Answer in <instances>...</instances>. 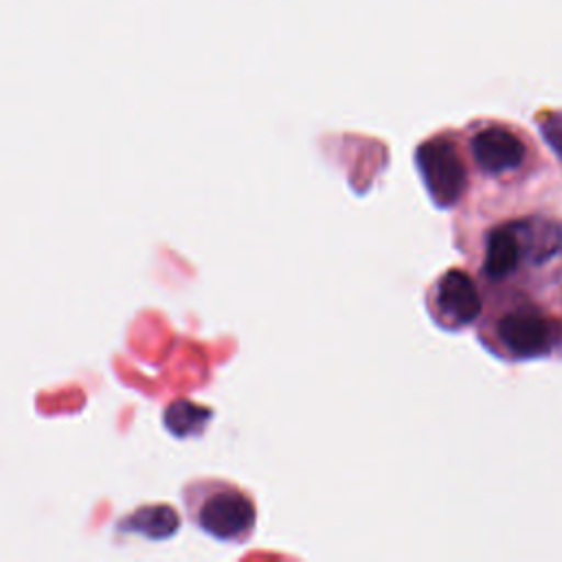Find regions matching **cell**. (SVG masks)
Returning <instances> with one entry per match:
<instances>
[{"instance_id":"ba28073f","label":"cell","mask_w":562,"mask_h":562,"mask_svg":"<svg viewBox=\"0 0 562 562\" xmlns=\"http://www.w3.org/2000/svg\"><path fill=\"white\" fill-rule=\"evenodd\" d=\"M215 411L187 397L171 400L162 411V426L176 439H198L206 432Z\"/></svg>"},{"instance_id":"5b68a950","label":"cell","mask_w":562,"mask_h":562,"mask_svg":"<svg viewBox=\"0 0 562 562\" xmlns=\"http://www.w3.org/2000/svg\"><path fill=\"white\" fill-rule=\"evenodd\" d=\"M419 180L439 211H457L474 193V173L461 127H441L413 149Z\"/></svg>"},{"instance_id":"9c48e42d","label":"cell","mask_w":562,"mask_h":562,"mask_svg":"<svg viewBox=\"0 0 562 562\" xmlns=\"http://www.w3.org/2000/svg\"><path fill=\"white\" fill-rule=\"evenodd\" d=\"M533 123L538 125L544 145L551 149L553 158L562 167V110L544 108L533 114Z\"/></svg>"},{"instance_id":"30bf717a","label":"cell","mask_w":562,"mask_h":562,"mask_svg":"<svg viewBox=\"0 0 562 562\" xmlns=\"http://www.w3.org/2000/svg\"><path fill=\"white\" fill-rule=\"evenodd\" d=\"M547 296L555 303V307H560V310H562V283H560L555 290H551Z\"/></svg>"},{"instance_id":"277c9868","label":"cell","mask_w":562,"mask_h":562,"mask_svg":"<svg viewBox=\"0 0 562 562\" xmlns=\"http://www.w3.org/2000/svg\"><path fill=\"white\" fill-rule=\"evenodd\" d=\"M189 522L209 538L224 544H246L257 527V503L252 494L226 479L200 476L180 492Z\"/></svg>"},{"instance_id":"7a4b0ae2","label":"cell","mask_w":562,"mask_h":562,"mask_svg":"<svg viewBox=\"0 0 562 562\" xmlns=\"http://www.w3.org/2000/svg\"><path fill=\"white\" fill-rule=\"evenodd\" d=\"M474 334L490 356L509 364L562 360V310L547 294L485 285V307Z\"/></svg>"},{"instance_id":"6da1fadb","label":"cell","mask_w":562,"mask_h":562,"mask_svg":"<svg viewBox=\"0 0 562 562\" xmlns=\"http://www.w3.org/2000/svg\"><path fill=\"white\" fill-rule=\"evenodd\" d=\"M452 213V241L487 288L549 294L562 283V200L547 184L474 193Z\"/></svg>"},{"instance_id":"3957f363","label":"cell","mask_w":562,"mask_h":562,"mask_svg":"<svg viewBox=\"0 0 562 562\" xmlns=\"http://www.w3.org/2000/svg\"><path fill=\"white\" fill-rule=\"evenodd\" d=\"M461 130L474 173V193L525 191L551 171L538 140L514 121L476 116Z\"/></svg>"},{"instance_id":"8992f818","label":"cell","mask_w":562,"mask_h":562,"mask_svg":"<svg viewBox=\"0 0 562 562\" xmlns=\"http://www.w3.org/2000/svg\"><path fill=\"white\" fill-rule=\"evenodd\" d=\"M428 318L446 334H461L476 325L485 307V283L463 263L432 277L424 290Z\"/></svg>"},{"instance_id":"52a82bcc","label":"cell","mask_w":562,"mask_h":562,"mask_svg":"<svg viewBox=\"0 0 562 562\" xmlns=\"http://www.w3.org/2000/svg\"><path fill=\"white\" fill-rule=\"evenodd\" d=\"M116 533H136L147 540H167L180 529V514L167 503L140 505L116 518Z\"/></svg>"}]
</instances>
